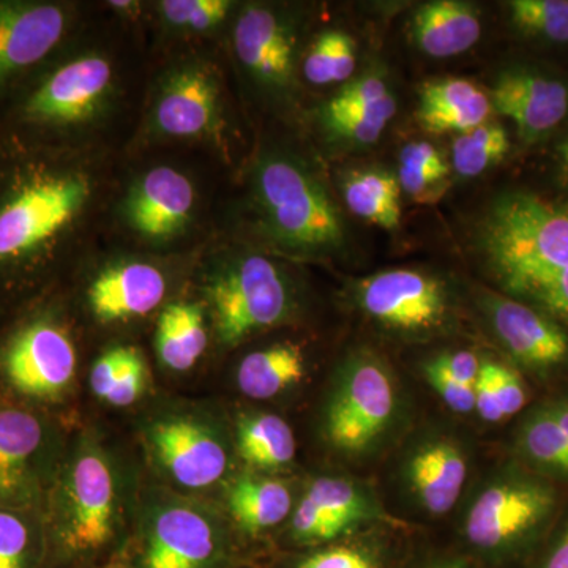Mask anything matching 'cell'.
Returning a JSON list of instances; mask_svg holds the SVG:
<instances>
[{
	"label": "cell",
	"mask_w": 568,
	"mask_h": 568,
	"mask_svg": "<svg viewBox=\"0 0 568 568\" xmlns=\"http://www.w3.org/2000/svg\"><path fill=\"white\" fill-rule=\"evenodd\" d=\"M424 568H474L469 562L463 559H439L435 560V562L428 564V566Z\"/></svg>",
	"instance_id": "47"
},
{
	"label": "cell",
	"mask_w": 568,
	"mask_h": 568,
	"mask_svg": "<svg viewBox=\"0 0 568 568\" xmlns=\"http://www.w3.org/2000/svg\"><path fill=\"white\" fill-rule=\"evenodd\" d=\"M511 22L526 36L568 43V0H511Z\"/></svg>",
	"instance_id": "37"
},
{
	"label": "cell",
	"mask_w": 568,
	"mask_h": 568,
	"mask_svg": "<svg viewBox=\"0 0 568 568\" xmlns=\"http://www.w3.org/2000/svg\"><path fill=\"white\" fill-rule=\"evenodd\" d=\"M132 568H242L245 555L219 508L175 489L141 496L129 549Z\"/></svg>",
	"instance_id": "3"
},
{
	"label": "cell",
	"mask_w": 568,
	"mask_h": 568,
	"mask_svg": "<svg viewBox=\"0 0 568 568\" xmlns=\"http://www.w3.org/2000/svg\"><path fill=\"white\" fill-rule=\"evenodd\" d=\"M398 416L390 366L372 351H353L336 369L321 414L325 443L343 457H366L383 446Z\"/></svg>",
	"instance_id": "5"
},
{
	"label": "cell",
	"mask_w": 568,
	"mask_h": 568,
	"mask_svg": "<svg viewBox=\"0 0 568 568\" xmlns=\"http://www.w3.org/2000/svg\"><path fill=\"white\" fill-rule=\"evenodd\" d=\"M450 168L435 145L426 141L410 142L399 152V186L414 197L428 196L436 186L443 185Z\"/></svg>",
	"instance_id": "35"
},
{
	"label": "cell",
	"mask_w": 568,
	"mask_h": 568,
	"mask_svg": "<svg viewBox=\"0 0 568 568\" xmlns=\"http://www.w3.org/2000/svg\"><path fill=\"white\" fill-rule=\"evenodd\" d=\"M343 200L354 215L383 230H396L402 220V186L386 170L368 168L347 174Z\"/></svg>",
	"instance_id": "30"
},
{
	"label": "cell",
	"mask_w": 568,
	"mask_h": 568,
	"mask_svg": "<svg viewBox=\"0 0 568 568\" xmlns=\"http://www.w3.org/2000/svg\"><path fill=\"white\" fill-rule=\"evenodd\" d=\"M410 36L418 50L429 58H455L480 39V14L470 3L458 0L425 3L410 21Z\"/></svg>",
	"instance_id": "25"
},
{
	"label": "cell",
	"mask_w": 568,
	"mask_h": 568,
	"mask_svg": "<svg viewBox=\"0 0 568 568\" xmlns=\"http://www.w3.org/2000/svg\"><path fill=\"white\" fill-rule=\"evenodd\" d=\"M355 63L357 58L353 37L343 31H325L310 48L304 62V73L312 84H334L349 80Z\"/></svg>",
	"instance_id": "33"
},
{
	"label": "cell",
	"mask_w": 568,
	"mask_h": 568,
	"mask_svg": "<svg viewBox=\"0 0 568 568\" xmlns=\"http://www.w3.org/2000/svg\"><path fill=\"white\" fill-rule=\"evenodd\" d=\"M481 310L496 338L519 365L551 372L568 362V332L558 323L508 295L484 293Z\"/></svg>",
	"instance_id": "14"
},
{
	"label": "cell",
	"mask_w": 568,
	"mask_h": 568,
	"mask_svg": "<svg viewBox=\"0 0 568 568\" xmlns=\"http://www.w3.org/2000/svg\"><path fill=\"white\" fill-rule=\"evenodd\" d=\"M476 413L488 424L506 420L503 405H500L499 392H497L493 362L485 361L481 364L480 376L476 387Z\"/></svg>",
	"instance_id": "44"
},
{
	"label": "cell",
	"mask_w": 568,
	"mask_h": 568,
	"mask_svg": "<svg viewBox=\"0 0 568 568\" xmlns=\"http://www.w3.org/2000/svg\"><path fill=\"white\" fill-rule=\"evenodd\" d=\"M233 439L235 455L252 473H280L294 465L297 446L293 428L275 414H239Z\"/></svg>",
	"instance_id": "26"
},
{
	"label": "cell",
	"mask_w": 568,
	"mask_h": 568,
	"mask_svg": "<svg viewBox=\"0 0 568 568\" xmlns=\"http://www.w3.org/2000/svg\"><path fill=\"white\" fill-rule=\"evenodd\" d=\"M155 347L164 368L174 373L192 369L207 347L201 306L186 302L168 305L156 324Z\"/></svg>",
	"instance_id": "29"
},
{
	"label": "cell",
	"mask_w": 568,
	"mask_h": 568,
	"mask_svg": "<svg viewBox=\"0 0 568 568\" xmlns=\"http://www.w3.org/2000/svg\"><path fill=\"white\" fill-rule=\"evenodd\" d=\"M93 568H132V566H130L129 555H126L125 551L122 552V555L115 556V558L108 560V562L100 564V566Z\"/></svg>",
	"instance_id": "49"
},
{
	"label": "cell",
	"mask_w": 568,
	"mask_h": 568,
	"mask_svg": "<svg viewBox=\"0 0 568 568\" xmlns=\"http://www.w3.org/2000/svg\"><path fill=\"white\" fill-rule=\"evenodd\" d=\"M205 294L223 346L286 323L297 308L293 284L263 254L231 257L209 278Z\"/></svg>",
	"instance_id": "9"
},
{
	"label": "cell",
	"mask_w": 568,
	"mask_h": 568,
	"mask_svg": "<svg viewBox=\"0 0 568 568\" xmlns=\"http://www.w3.org/2000/svg\"><path fill=\"white\" fill-rule=\"evenodd\" d=\"M517 450L540 473L568 480V399L534 409L519 426Z\"/></svg>",
	"instance_id": "27"
},
{
	"label": "cell",
	"mask_w": 568,
	"mask_h": 568,
	"mask_svg": "<svg viewBox=\"0 0 568 568\" xmlns=\"http://www.w3.org/2000/svg\"><path fill=\"white\" fill-rule=\"evenodd\" d=\"M395 95L388 97L384 102L368 108H355V110H325L323 108V121L328 132L338 140L353 145L375 144L388 122L396 114Z\"/></svg>",
	"instance_id": "34"
},
{
	"label": "cell",
	"mask_w": 568,
	"mask_h": 568,
	"mask_svg": "<svg viewBox=\"0 0 568 568\" xmlns=\"http://www.w3.org/2000/svg\"><path fill=\"white\" fill-rule=\"evenodd\" d=\"M220 122V89L201 65H185L166 78L153 108V123L164 136L201 138Z\"/></svg>",
	"instance_id": "19"
},
{
	"label": "cell",
	"mask_w": 568,
	"mask_h": 568,
	"mask_svg": "<svg viewBox=\"0 0 568 568\" xmlns=\"http://www.w3.org/2000/svg\"><path fill=\"white\" fill-rule=\"evenodd\" d=\"M142 443L160 476L183 495H203L233 478V435L200 407L152 414L142 426Z\"/></svg>",
	"instance_id": "6"
},
{
	"label": "cell",
	"mask_w": 568,
	"mask_h": 568,
	"mask_svg": "<svg viewBox=\"0 0 568 568\" xmlns=\"http://www.w3.org/2000/svg\"><path fill=\"white\" fill-rule=\"evenodd\" d=\"M383 519L386 511L364 485L347 477H316L295 503L286 540L298 551L324 547Z\"/></svg>",
	"instance_id": "12"
},
{
	"label": "cell",
	"mask_w": 568,
	"mask_h": 568,
	"mask_svg": "<svg viewBox=\"0 0 568 568\" xmlns=\"http://www.w3.org/2000/svg\"><path fill=\"white\" fill-rule=\"evenodd\" d=\"M384 551L375 541L339 540L312 549H302L282 568H384Z\"/></svg>",
	"instance_id": "36"
},
{
	"label": "cell",
	"mask_w": 568,
	"mask_h": 568,
	"mask_svg": "<svg viewBox=\"0 0 568 568\" xmlns=\"http://www.w3.org/2000/svg\"><path fill=\"white\" fill-rule=\"evenodd\" d=\"M305 376L304 349L294 343H276L245 355L235 381L248 398L272 399L301 384Z\"/></svg>",
	"instance_id": "28"
},
{
	"label": "cell",
	"mask_w": 568,
	"mask_h": 568,
	"mask_svg": "<svg viewBox=\"0 0 568 568\" xmlns=\"http://www.w3.org/2000/svg\"><path fill=\"white\" fill-rule=\"evenodd\" d=\"M89 196L81 178L48 179L24 186L0 209V261L17 260L50 241Z\"/></svg>",
	"instance_id": "13"
},
{
	"label": "cell",
	"mask_w": 568,
	"mask_h": 568,
	"mask_svg": "<svg viewBox=\"0 0 568 568\" xmlns=\"http://www.w3.org/2000/svg\"><path fill=\"white\" fill-rule=\"evenodd\" d=\"M145 388H148V366L140 353L133 358L132 364L125 369L118 386L104 403L114 407L132 406L144 395Z\"/></svg>",
	"instance_id": "42"
},
{
	"label": "cell",
	"mask_w": 568,
	"mask_h": 568,
	"mask_svg": "<svg viewBox=\"0 0 568 568\" xmlns=\"http://www.w3.org/2000/svg\"><path fill=\"white\" fill-rule=\"evenodd\" d=\"M469 462L454 437L432 436L413 448L403 465V480L417 506L432 517L447 515L462 497Z\"/></svg>",
	"instance_id": "18"
},
{
	"label": "cell",
	"mask_w": 568,
	"mask_h": 568,
	"mask_svg": "<svg viewBox=\"0 0 568 568\" xmlns=\"http://www.w3.org/2000/svg\"><path fill=\"white\" fill-rule=\"evenodd\" d=\"M424 375L448 409L454 410L455 414H463V416L476 413L474 387L455 379L443 365L437 364L436 358L426 362Z\"/></svg>",
	"instance_id": "39"
},
{
	"label": "cell",
	"mask_w": 568,
	"mask_h": 568,
	"mask_svg": "<svg viewBox=\"0 0 568 568\" xmlns=\"http://www.w3.org/2000/svg\"><path fill=\"white\" fill-rule=\"evenodd\" d=\"M354 298L369 321L406 339L433 338L454 323L447 284L417 268H390L358 280Z\"/></svg>",
	"instance_id": "11"
},
{
	"label": "cell",
	"mask_w": 568,
	"mask_h": 568,
	"mask_svg": "<svg viewBox=\"0 0 568 568\" xmlns=\"http://www.w3.org/2000/svg\"><path fill=\"white\" fill-rule=\"evenodd\" d=\"M242 568H245V567H242Z\"/></svg>",
	"instance_id": "50"
},
{
	"label": "cell",
	"mask_w": 568,
	"mask_h": 568,
	"mask_svg": "<svg viewBox=\"0 0 568 568\" xmlns=\"http://www.w3.org/2000/svg\"><path fill=\"white\" fill-rule=\"evenodd\" d=\"M558 159L560 174H562V178L566 179V182L568 183V136L559 144Z\"/></svg>",
	"instance_id": "48"
},
{
	"label": "cell",
	"mask_w": 568,
	"mask_h": 568,
	"mask_svg": "<svg viewBox=\"0 0 568 568\" xmlns=\"http://www.w3.org/2000/svg\"><path fill=\"white\" fill-rule=\"evenodd\" d=\"M234 50L250 74L272 91L290 89L295 73L294 29L267 7L242 11L234 26Z\"/></svg>",
	"instance_id": "17"
},
{
	"label": "cell",
	"mask_w": 568,
	"mask_h": 568,
	"mask_svg": "<svg viewBox=\"0 0 568 568\" xmlns=\"http://www.w3.org/2000/svg\"><path fill=\"white\" fill-rule=\"evenodd\" d=\"M192 182L174 168L160 166L144 174L130 192L126 219L149 239H170L192 219Z\"/></svg>",
	"instance_id": "21"
},
{
	"label": "cell",
	"mask_w": 568,
	"mask_h": 568,
	"mask_svg": "<svg viewBox=\"0 0 568 568\" xmlns=\"http://www.w3.org/2000/svg\"><path fill=\"white\" fill-rule=\"evenodd\" d=\"M254 196L268 233L287 250L327 256L345 246L342 213L304 164L290 156H267L254 173Z\"/></svg>",
	"instance_id": "4"
},
{
	"label": "cell",
	"mask_w": 568,
	"mask_h": 568,
	"mask_svg": "<svg viewBox=\"0 0 568 568\" xmlns=\"http://www.w3.org/2000/svg\"><path fill=\"white\" fill-rule=\"evenodd\" d=\"M77 376V346L58 317H28L0 339V396L11 403L59 417Z\"/></svg>",
	"instance_id": "7"
},
{
	"label": "cell",
	"mask_w": 568,
	"mask_h": 568,
	"mask_svg": "<svg viewBox=\"0 0 568 568\" xmlns=\"http://www.w3.org/2000/svg\"><path fill=\"white\" fill-rule=\"evenodd\" d=\"M227 519L235 536L263 537L290 519L294 510L293 489L282 478L256 473L231 478L224 493Z\"/></svg>",
	"instance_id": "23"
},
{
	"label": "cell",
	"mask_w": 568,
	"mask_h": 568,
	"mask_svg": "<svg viewBox=\"0 0 568 568\" xmlns=\"http://www.w3.org/2000/svg\"><path fill=\"white\" fill-rule=\"evenodd\" d=\"M132 477L118 452L93 432L71 437L41 507L47 567L93 568L129 549Z\"/></svg>",
	"instance_id": "1"
},
{
	"label": "cell",
	"mask_w": 568,
	"mask_h": 568,
	"mask_svg": "<svg viewBox=\"0 0 568 568\" xmlns=\"http://www.w3.org/2000/svg\"><path fill=\"white\" fill-rule=\"evenodd\" d=\"M508 151L510 140L506 130L497 123H484L455 138L452 144V166L459 178H477L503 162Z\"/></svg>",
	"instance_id": "32"
},
{
	"label": "cell",
	"mask_w": 568,
	"mask_h": 568,
	"mask_svg": "<svg viewBox=\"0 0 568 568\" xmlns=\"http://www.w3.org/2000/svg\"><path fill=\"white\" fill-rule=\"evenodd\" d=\"M166 287V278L155 265H114L93 280L88 291L89 308L100 323H125L159 308Z\"/></svg>",
	"instance_id": "22"
},
{
	"label": "cell",
	"mask_w": 568,
	"mask_h": 568,
	"mask_svg": "<svg viewBox=\"0 0 568 568\" xmlns=\"http://www.w3.org/2000/svg\"><path fill=\"white\" fill-rule=\"evenodd\" d=\"M474 246L504 295L568 332V200L500 194L478 220Z\"/></svg>",
	"instance_id": "2"
},
{
	"label": "cell",
	"mask_w": 568,
	"mask_h": 568,
	"mask_svg": "<svg viewBox=\"0 0 568 568\" xmlns=\"http://www.w3.org/2000/svg\"><path fill=\"white\" fill-rule=\"evenodd\" d=\"M491 110V100L476 84L448 78L422 85L417 119L426 132L459 134L487 123Z\"/></svg>",
	"instance_id": "24"
},
{
	"label": "cell",
	"mask_w": 568,
	"mask_h": 568,
	"mask_svg": "<svg viewBox=\"0 0 568 568\" xmlns=\"http://www.w3.org/2000/svg\"><path fill=\"white\" fill-rule=\"evenodd\" d=\"M138 353H140V351L134 349V347L115 346L97 358L95 364L92 365L89 384H91L92 394L95 395L100 402H106L108 396H110L114 387L118 386L123 373H125V369L132 364Z\"/></svg>",
	"instance_id": "40"
},
{
	"label": "cell",
	"mask_w": 568,
	"mask_h": 568,
	"mask_svg": "<svg viewBox=\"0 0 568 568\" xmlns=\"http://www.w3.org/2000/svg\"><path fill=\"white\" fill-rule=\"evenodd\" d=\"M111 63L102 55H84L51 74L32 93L26 112L33 121L77 123L91 119L111 89Z\"/></svg>",
	"instance_id": "16"
},
{
	"label": "cell",
	"mask_w": 568,
	"mask_h": 568,
	"mask_svg": "<svg viewBox=\"0 0 568 568\" xmlns=\"http://www.w3.org/2000/svg\"><path fill=\"white\" fill-rule=\"evenodd\" d=\"M47 567L41 510L0 506V568Z\"/></svg>",
	"instance_id": "31"
},
{
	"label": "cell",
	"mask_w": 568,
	"mask_h": 568,
	"mask_svg": "<svg viewBox=\"0 0 568 568\" xmlns=\"http://www.w3.org/2000/svg\"><path fill=\"white\" fill-rule=\"evenodd\" d=\"M497 392H499L500 405H503L506 418L517 416L528 403V390L525 381L514 369L503 364L493 362Z\"/></svg>",
	"instance_id": "43"
},
{
	"label": "cell",
	"mask_w": 568,
	"mask_h": 568,
	"mask_svg": "<svg viewBox=\"0 0 568 568\" xmlns=\"http://www.w3.org/2000/svg\"><path fill=\"white\" fill-rule=\"evenodd\" d=\"M67 14L52 3H0V81L40 62L62 39Z\"/></svg>",
	"instance_id": "20"
},
{
	"label": "cell",
	"mask_w": 568,
	"mask_h": 568,
	"mask_svg": "<svg viewBox=\"0 0 568 568\" xmlns=\"http://www.w3.org/2000/svg\"><path fill=\"white\" fill-rule=\"evenodd\" d=\"M227 0H164L160 3L164 21L179 29L209 31L230 13Z\"/></svg>",
	"instance_id": "38"
},
{
	"label": "cell",
	"mask_w": 568,
	"mask_h": 568,
	"mask_svg": "<svg viewBox=\"0 0 568 568\" xmlns=\"http://www.w3.org/2000/svg\"><path fill=\"white\" fill-rule=\"evenodd\" d=\"M69 440L61 418L0 396V506L41 510Z\"/></svg>",
	"instance_id": "10"
},
{
	"label": "cell",
	"mask_w": 568,
	"mask_h": 568,
	"mask_svg": "<svg viewBox=\"0 0 568 568\" xmlns=\"http://www.w3.org/2000/svg\"><path fill=\"white\" fill-rule=\"evenodd\" d=\"M536 568H568V521L545 549Z\"/></svg>",
	"instance_id": "46"
},
{
	"label": "cell",
	"mask_w": 568,
	"mask_h": 568,
	"mask_svg": "<svg viewBox=\"0 0 568 568\" xmlns=\"http://www.w3.org/2000/svg\"><path fill=\"white\" fill-rule=\"evenodd\" d=\"M435 358L437 364L443 365L459 383L476 387L481 364H484L477 354L470 353V351H452V353L437 355Z\"/></svg>",
	"instance_id": "45"
},
{
	"label": "cell",
	"mask_w": 568,
	"mask_h": 568,
	"mask_svg": "<svg viewBox=\"0 0 568 568\" xmlns=\"http://www.w3.org/2000/svg\"><path fill=\"white\" fill-rule=\"evenodd\" d=\"M489 100L493 110L510 119L526 142L544 140L568 115V84L534 70L500 73Z\"/></svg>",
	"instance_id": "15"
},
{
	"label": "cell",
	"mask_w": 568,
	"mask_h": 568,
	"mask_svg": "<svg viewBox=\"0 0 568 568\" xmlns=\"http://www.w3.org/2000/svg\"><path fill=\"white\" fill-rule=\"evenodd\" d=\"M392 95L394 92L388 89L387 81L383 77L368 73L346 84L334 99L325 103L324 108L327 110H354V108L375 106Z\"/></svg>",
	"instance_id": "41"
},
{
	"label": "cell",
	"mask_w": 568,
	"mask_h": 568,
	"mask_svg": "<svg viewBox=\"0 0 568 568\" xmlns=\"http://www.w3.org/2000/svg\"><path fill=\"white\" fill-rule=\"evenodd\" d=\"M556 504L548 481L518 470L497 474L470 500L463 519L465 540L491 562L518 558L544 532Z\"/></svg>",
	"instance_id": "8"
}]
</instances>
